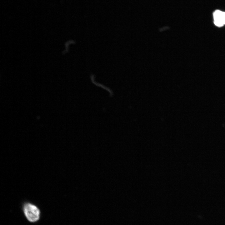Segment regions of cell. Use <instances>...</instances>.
Instances as JSON below:
<instances>
[{
	"label": "cell",
	"instance_id": "cell-1",
	"mask_svg": "<svg viewBox=\"0 0 225 225\" xmlns=\"http://www.w3.org/2000/svg\"><path fill=\"white\" fill-rule=\"evenodd\" d=\"M23 209L26 218L30 222H35L39 219L40 210L35 205L30 202H26L23 205Z\"/></svg>",
	"mask_w": 225,
	"mask_h": 225
},
{
	"label": "cell",
	"instance_id": "cell-2",
	"mask_svg": "<svg viewBox=\"0 0 225 225\" xmlns=\"http://www.w3.org/2000/svg\"><path fill=\"white\" fill-rule=\"evenodd\" d=\"M213 16L215 25L221 27L225 24V12L216 10L213 12Z\"/></svg>",
	"mask_w": 225,
	"mask_h": 225
}]
</instances>
